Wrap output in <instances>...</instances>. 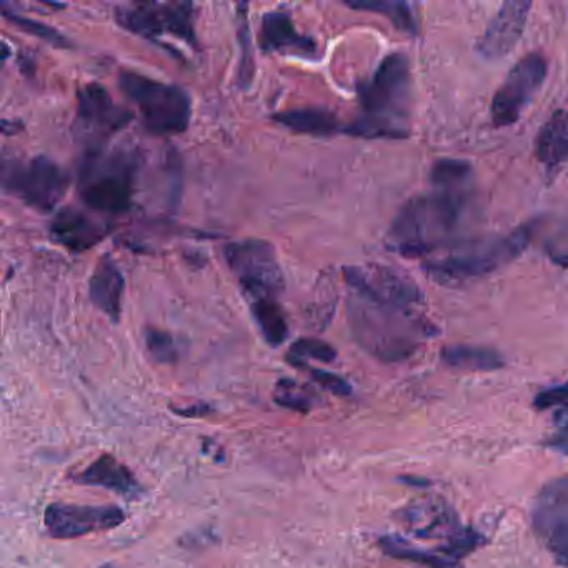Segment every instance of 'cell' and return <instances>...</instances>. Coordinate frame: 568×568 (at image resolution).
I'll return each instance as SVG.
<instances>
[{
    "label": "cell",
    "instance_id": "obj_9",
    "mask_svg": "<svg viewBox=\"0 0 568 568\" xmlns=\"http://www.w3.org/2000/svg\"><path fill=\"white\" fill-rule=\"evenodd\" d=\"M2 181L4 189L18 194L29 207L49 214L58 207L68 191V175L54 161L48 158H34L28 164L16 159L2 161Z\"/></svg>",
    "mask_w": 568,
    "mask_h": 568
},
{
    "label": "cell",
    "instance_id": "obj_17",
    "mask_svg": "<svg viewBox=\"0 0 568 568\" xmlns=\"http://www.w3.org/2000/svg\"><path fill=\"white\" fill-rule=\"evenodd\" d=\"M49 231L55 244L75 254L91 251L109 234L108 225L75 207L61 209L52 219Z\"/></svg>",
    "mask_w": 568,
    "mask_h": 568
},
{
    "label": "cell",
    "instance_id": "obj_24",
    "mask_svg": "<svg viewBox=\"0 0 568 568\" xmlns=\"http://www.w3.org/2000/svg\"><path fill=\"white\" fill-rule=\"evenodd\" d=\"M378 547L384 550L388 557L397 558V560L410 561V564L420 565L425 568H460L455 561L448 560L444 555L427 548L415 547L410 541L400 537H382L378 540Z\"/></svg>",
    "mask_w": 568,
    "mask_h": 568
},
{
    "label": "cell",
    "instance_id": "obj_31",
    "mask_svg": "<svg viewBox=\"0 0 568 568\" xmlns=\"http://www.w3.org/2000/svg\"><path fill=\"white\" fill-rule=\"evenodd\" d=\"M274 400L281 407L302 412V414H307L312 407V400L308 397L307 390L301 387L297 382L291 381V378H282V381L277 382Z\"/></svg>",
    "mask_w": 568,
    "mask_h": 568
},
{
    "label": "cell",
    "instance_id": "obj_15",
    "mask_svg": "<svg viewBox=\"0 0 568 568\" xmlns=\"http://www.w3.org/2000/svg\"><path fill=\"white\" fill-rule=\"evenodd\" d=\"M78 101V122L88 135L89 151H101L105 141L131 124L132 112L115 104L108 89L101 84L82 88Z\"/></svg>",
    "mask_w": 568,
    "mask_h": 568
},
{
    "label": "cell",
    "instance_id": "obj_11",
    "mask_svg": "<svg viewBox=\"0 0 568 568\" xmlns=\"http://www.w3.org/2000/svg\"><path fill=\"white\" fill-rule=\"evenodd\" d=\"M531 530L560 567L568 568V477L547 481L530 510Z\"/></svg>",
    "mask_w": 568,
    "mask_h": 568
},
{
    "label": "cell",
    "instance_id": "obj_25",
    "mask_svg": "<svg viewBox=\"0 0 568 568\" xmlns=\"http://www.w3.org/2000/svg\"><path fill=\"white\" fill-rule=\"evenodd\" d=\"M252 315L255 324L261 328L265 342L272 347L284 344L288 337L287 318L277 301L252 302Z\"/></svg>",
    "mask_w": 568,
    "mask_h": 568
},
{
    "label": "cell",
    "instance_id": "obj_32",
    "mask_svg": "<svg viewBox=\"0 0 568 568\" xmlns=\"http://www.w3.org/2000/svg\"><path fill=\"white\" fill-rule=\"evenodd\" d=\"M4 18L9 19L12 24L18 26L21 31L28 32V34L34 36V38L42 39L48 44L55 45V48H68L69 41L55 31L51 26L42 24V22L32 21L29 18H22V16L16 14V12L9 11L8 6L4 8Z\"/></svg>",
    "mask_w": 568,
    "mask_h": 568
},
{
    "label": "cell",
    "instance_id": "obj_2",
    "mask_svg": "<svg viewBox=\"0 0 568 568\" xmlns=\"http://www.w3.org/2000/svg\"><path fill=\"white\" fill-rule=\"evenodd\" d=\"M347 312L355 341L382 362L407 361L435 335L434 325L418 312L377 304L357 294H351Z\"/></svg>",
    "mask_w": 568,
    "mask_h": 568
},
{
    "label": "cell",
    "instance_id": "obj_22",
    "mask_svg": "<svg viewBox=\"0 0 568 568\" xmlns=\"http://www.w3.org/2000/svg\"><path fill=\"white\" fill-rule=\"evenodd\" d=\"M274 121L284 125L288 131L315 135V138H325V135H332L338 131L337 118L327 109L322 108L288 109V111L275 114Z\"/></svg>",
    "mask_w": 568,
    "mask_h": 568
},
{
    "label": "cell",
    "instance_id": "obj_28",
    "mask_svg": "<svg viewBox=\"0 0 568 568\" xmlns=\"http://www.w3.org/2000/svg\"><path fill=\"white\" fill-rule=\"evenodd\" d=\"M348 8L377 12L390 19L392 24L400 31L417 34V22L412 14L410 6L405 2H358V4H348Z\"/></svg>",
    "mask_w": 568,
    "mask_h": 568
},
{
    "label": "cell",
    "instance_id": "obj_8",
    "mask_svg": "<svg viewBox=\"0 0 568 568\" xmlns=\"http://www.w3.org/2000/svg\"><path fill=\"white\" fill-rule=\"evenodd\" d=\"M225 261L252 302L277 301L284 292V272L268 242L258 239L232 242L225 247Z\"/></svg>",
    "mask_w": 568,
    "mask_h": 568
},
{
    "label": "cell",
    "instance_id": "obj_20",
    "mask_svg": "<svg viewBox=\"0 0 568 568\" xmlns=\"http://www.w3.org/2000/svg\"><path fill=\"white\" fill-rule=\"evenodd\" d=\"M125 281L121 268L111 255L99 261L91 277V301L99 311L104 312L112 322H119L122 314V298H124Z\"/></svg>",
    "mask_w": 568,
    "mask_h": 568
},
{
    "label": "cell",
    "instance_id": "obj_26",
    "mask_svg": "<svg viewBox=\"0 0 568 568\" xmlns=\"http://www.w3.org/2000/svg\"><path fill=\"white\" fill-rule=\"evenodd\" d=\"M470 178L471 165L458 159H440L430 169V182L437 189H465Z\"/></svg>",
    "mask_w": 568,
    "mask_h": 568
},
{
    "label": "cell",
    "instance_id": "obj_12",
    "mask_svg": "<svg viewBox=\"0 0 568 568\" xmlns=\"http://www.w3.org/2000/svg\"><path fill=\"white\" fill-rule=\"evenodd\" d=\"M547 78V62L538 52L521 58L505 78L504 84L495 92L490 118L495 128H508L520 119L524 109L530 104L538 89Z\"/></svg>",
    "mask_w": 568,
    "mask_h": 568
},
{
    "label": "cell",
    "instance_id": "obj_33",
    "mask_svg": "<svg viewBox=\"0 0 568 568\" xmlns=\"http://www.w3.org/2000/svg\"><path fill=\"white\" fill-rule=\"evenodd\" d=\"M534 405L538 410H547V408L554 407H558L560 410H568V382L538 392Z\"/></svg>",
    "mask_w": 568,
    "mask_h": 568
},
{
    "label": "cell",
    "instance_id": "obj_3",
    "mask_svg": "<svg viewBox=\"0 0 568 568\" xmlns=\"http://www.w3.org/2000/svg\"><path fill=\"white\" fill-rule=\"evenodd\" d=\"M465 205V189H437L410 199L392 222V248L407 257L434 251L460 225Z\"/></svg>",
    "mask_w": 568,
    "mask_h": 568
},
{
    "label": "cell",
    "instance_id": "obj_35",
    "mask_svg": "<svg viewBox=\"0 0 568 568\" xmlns=\"http://www.w3.org/2000/svg\"><path fill=\"white\" fill-rule=\"evenodd\" d=\"M555 424H557V428L554 434L548 435L545 445L568 457V410H558L555 415Z\"/></svg>",
    "mask_w": 568,
    "mask_h": 568
},
{
    "label": "cell",
    "instance_id": "obj_30",
    "mask_svg": "<svg viewBox=\"0 0 568 568\" xmlns=\"http://www.w3.org/2000/svg\"><path fill=\"white\" fill-rule=\"evenodd\" d=\"M145 347L149 355L159 364H174L179 358L178 345L169 332L149 327L145 331Z\"/></svg>",
    "mask_w": 568,
    "mask_h": 568
},
{
    "label": "cell",
    "instance_id": "obj_18",
    "mask_svg": "<svg viewBox=\"0 0 568 568\" xmlns=\"http://www.w3.org/2000/svg\"><path fill=\"white\" fill-rule=\"evenodd\" d=\"M258 44L267 54L271 52H297L304 58H314L317 54V44L314 39L301 34L292 21L291 14L285 11L265 12L258 31Z\"/></svg>",
    "mask_w": 568,
    "mask_h": 568
},
{
    "label": "cell",
    "instance_id": "obj_21",
    "mask_svg": "<svg viewBox=\"0 0 568 568\" xmlns=\"http://www.w3.org/2000/svg\"><path fill=\"white\" fill-rule=\"evenodd\" d=\"M535 154L548 168L561 164L568 159V111L560 109L550 115L535 141Z\"/></svg>",
    "mask_w": 568,
    "mask_h": 568
},
{
    "label": "cell",
    "instance_id": "obj_23",
    "mask_svg": "<svg viewBox=\"0 0 568 568\" xmlns=\"http://www.w3.org/2000/svg\"><path fill=\"white\" fill-rule=\"evenodd\" d=\"M442 362L457 371L494 372L504 367V357L494 348L478 345H448L442 348Z\"/></svg>",
    "mask_w": 568,
    "mask_h": 568
},
{
    "label": "cell",
    "instance_id": "obj_34",
    "mask_svg": "<svg viewBox=\"0 0 568 568\" xmlns=\"http://www.w3.org/2000/svg\"><path fill=\"white\" fill-rule=\"evenodd\" d=\"M308 372H311L312 381L321 385L325 390L341 395V397H347V395L352 394V385L341 375L334 374V372L322 371V368L308 367Z\"/></svg>",
    "mask_w": 568,
    "mask_h": 568
},
{
    "label": "cell",
    "instance_id": "obj_16",
    "mask_svg": "<svg viewBox=\"0 0 568 568\" xmlns=\"http://www.w3.org/2000/svg\"><path fill=\"white\" fill-rule=\"evenodd\" d=\"M530 9V2H521V0H511L501 4L490 24L485 29L484 36L478 39V54L487 61H500L507 58L524 34Z\"/></svg>",
    "mask_w": 568,
    "mask_h": 568
},
{
    "label": "cell",
    "instance_id": "obj_1",
    "mask_svg": "<svg viewBox=\"0 0 568 568\" xmlns=\"http://www.w3.org/2000/svg\"><path fill=\"white\" fill-rule=\"evenodd\" d=\"M361 115L345 131L365 139H404L408 135L412 75L404 54L382 59L371 81L358 88Z\"/></svg>",
    "mask_w": 568,
    "mask_h": 568
},
{
    "label": "cell",
    "instance_id": "obj_6",
    "mask_svg": "<svg viewBox=\"0 0 568 568\" xmlns=\"http://www.w3.org/2000/svg\"><path fill=\"white\" fill-rule=\"evenodd\" d=\"M528 241L530 229L520 227L505 237L478 242L440 261L427 262L425 271L432 278L444 284L484 277L515 261L525 251Z\"/></svg>",
    "mask_w": 568,
    "mask_h": 568
},
{
    "label": "cell",
    "instance_id": "obj_29",
    "mask_svg": "<svg viewBox=\"0 0 568 568\" xmlns=\"http://www.w3.org/2000/svg\"><path fill=\"white\" fill-rule=\"evenodd\" d=\"M247 6H239V44H241V64H239V85L248 89L254 79V48L248 31Z\"/></svg>",
    "mask_w": 568,
    "mask_h": 568
},
{
    "label": "cell",
    "instance_id": "obj_38",
    "mask_svg": "<svg viewBox=\"0 0 568 568\" xmlns=\"http://www.w3.org/2000/svg\"><path fill=\"white\" fill-rule=\"evenodd\" d=\"M99 568H115L114 565H111V564H104V565H101V567Z\"/></svg>",
    "mask_w": 568,
    "mask_h": 568
},
{
    "label": "cell",
    "instance_id": "obj_14",
    "mask_svg": "<svg viewBox=\"0 0 568 568\" xmlns=\"http://www.w3.org/2000/svg\"><path fill=\"white\" fill-rule=\"evenodd\" d=\"M125 521L119 505H82L54 501L44 511V527L52 538L71 540L94 531L112 530Z\"/></svg>",
    "mask_w": 568,
    "mask_h": 568
},
{
    "label": "cell",
    "instance_id": "obj_4",
    "mask_svg": "<svg viewBox=\"0 0 568 568\" xmlns=\"http://www.w3.org/2000/svg\"><path fill=\"white\" fill-rule=\"evenodd\" d=\"M138 159L131 151H88L79 165V194L92 211L122 214L134 195Z\"/></svg>",
    "mask_w": 568,
    "mask_h": 568
},
{
    "label": "cell",
    "instance_id": "obj_7",
    "mask_svg": "<svg viewBox=\"0 0 568 568\" xmlns=\"http://www.w3.org/2000/svg\"><path fill=\"white\" fill-rule=\"evenodd\" d=\"M402 520L414 537L440 540L432 550L458 561L484 544V537L474 527L462 524L458 515L442 500H422L402 511Z\"/></svg>",
    "mask_w": 568,
    "mask_h": 568
},
{
    "label": "cell",
    "instance_id": "obj_36",
    "mask_svg": "<svg viewBox=\"0 0 568 568\" xmlns=\"http://www.w3.org/2000/svg\"><path fill=\"white\" fill-rule=\"evenodd\" d=\"M171 410L175 412L178 415H181V417L199 418L207 417V415L212 414L214 408H212L211 405L205 404V402H197V404L187 405L185 408L171 407Z\"/></svg>",
    "mask_w": 568,
    "mask_h": 568
},
{
    "label": "cell",
    "instance_id": "obj_19",
    "mask_svg": "<svg viewBox=\"0 0 568 568\" xmlns=\"http://www.w3.org/2000/svg\"><path fill=\"white\" fill-rule=\"evenodd\" d=\"M72 480L81 485L105 488V490L114 491L128 500H138L144 495L141 481L111 454L101 455L88 468L75 474Z\"/></svg>",
    "mask_w": 568,
    "mask_h": 568
},
{
    "label": "cell",
    "instance_id": "obj_10",
    "mask_svg": "<svg viewBox=\"0 0 568 568\" xmlns=\"http://www.w3.org/2000/svg\"><path fill=\"white\" fill-rule=\"evenodd\" d=\"M118 21L122 28L149 41L174 36L195 44L194 6L189 2H135L118 9Z\"/></svg>",
    "mask_w": 568,
    "mask_h": 568
},
{
    "label": "cell",
    "instance_id": "obj_27",
    "mask_svg": "<svg viewBox=\"0 0 568 568\" xmlns=\"http://www.w3.org/2000/svg\"><path fill=\"white\" fill-rule=\"evenodd\" d=\"M337 358V351L321 338L304 337L292 344L287 354V361L298 368L307 367V361L324 362L331 364Z\"/></svg>",
    "mask_w": 568,
    "mask_h": 568
},
{
    "label": "cell",
    "instance_id": "obj_37",
    "mask_svg": "<svg viewBox=\"0 0 568 568\" xmlns=\"http://www.w3.org/2000/svg\"><path fill=\"white\" fill-rule=\"evenodd\" d=\"M551 261L568 267V252H550Z\"/></svg>",
    "mask_w": 568,
    "mask_h": 568
},
{
    "label": "cell",
    "instance_id": "obj_5",
    "mask_svg": "<svg viewBox=\"0 0 568 568\" xmlns=\"http://www.w3.org/2000/svg\"><path fill=\"white\" fill-rule=\"evenodd\" d=\"M119 88L138 105L145 131L154 135L187 131L192 102L184 89L132 71L119 74Z\"/></svg>",
    "mask_w": 568,
    "mask_h": 568
},
{
    "label": "cell",
    "instance_id": "obj_13",
    "mask_svg": "<svg viewBox=\"0 0 568 568\" xmlns=\"http://www.w3.org/2000/svg\"><path fill=\"white\" fill-rule=\"evenodd\" d=\"M344 275L352 294L361 295L367 301L407 312H417L424 304V294L415 282L384 265H351L344 268Z\"/></svg>",
    "mask_w": 568,
    "mask_h": 568
}]
</instances>
